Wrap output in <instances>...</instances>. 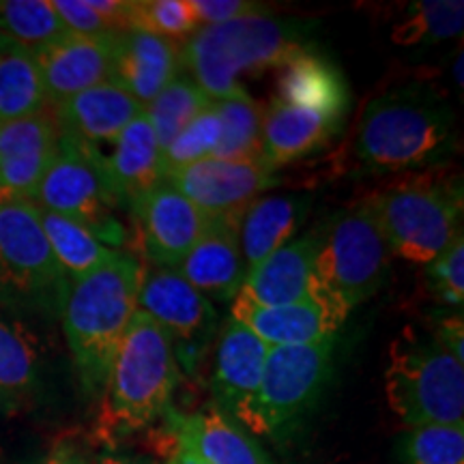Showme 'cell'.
I'll return each instance as SVG.
<instances>
[{
	"instance_id": "28",
	"label": "cell",
	"mask_w": 464,
	"mask_h": 464,
	"mask_svg": "<svg viewBox=\"0 0 464 464\" xmlns=\"http://www.w3.org/2000/svg\"><path fill=\"white\" fill-rule=\"evenodd\" d=\"M42 75L28 50L9 44L0 52V123L48 110Z\"/></svg>"
},
{
	"instance_id": "3",
	"label": "cell",
	"mask_w": 464,
	"mask_h": 464,
	"mask_svg": "<svg viewBox=\"0 0 464 464\" xmlns=\"http://www.w3.org/2000/svg\"><path fill=\"white\" fill-rule=\"evenodd\" d=\"M301 45L299 28L265 11L216 26H200L181 45V67L211 102L243 92L241 75L282 67Z\"/></svg>"
},
{
	"instance_id": "47",
	"label": "cell",
	"mask_w": 464,
	"mask_h": 464,
	"mask_svg": "<svg viewBox=\"0 0 464 464\" xmlns=\"http://www.w3.org/2000/svg\"><path fill=\"white\" fill-rule=\"evenodd\" d=\"M0 464H3V458H0Z\"/></svg>"
},
{
	"instance_id": "35",
	"label": "cell",
	"mask_w": 464,
	"mask_h": 464,
	"mask_svg": "<svg viewBox=\"0 0 464 464\" xmlns=\"http://www.w3.org/2000/svg\"><path fill=\"white\" fill-rule=\"evenodd\" d=\"M198 28L189 0H131L130 31H144L181 44Z\"/></svg>"
},
{
	"instance_id": "17",
	"label": "cell",
	"mask_w": 464,
	"mask_h": 464,
	"mask_svg": "<svg viewBox=\"0 0 464 464\" xmlns=\"http://www.w3.org/2000/svg\"><path fill=\"white\" fill-rule=\"evenodd\" d=\"M323 235L324 224L305 232L304 237H295L254 266L237 295L265 307L288 305L310 297L314 290V265Z\"/></svg>"
},
{
	"instance_id": "46",
	"label": "cell",
	"mask_w": 464,
	"mask_h": 464,
	"mask_svg": "<svg viewBox=\"0 0 464 464\" xmlns=\"http://www.w3.org/2000/svg\"><path fill=\"white\" fill-rule=\"evenodd\" d=\"M9 44H11V42H9V37H7V34H5L3 31H0V52H3L5 48H7Z\"/></svg>"
},
{
	"instance_id": "39",
	"label": "cell",
	"mask_w": 464,
	"mask_h": 464,
	"mask_svg": "<svg viewBox=\"0 0 464 464\" xmlns=\"http://www.w3.org/2000/svg\"><path fill=\"white\" fill-rule=\"evenodd\" d=\"M198 26H216L224 22L237 20V17L258 14L260 5L249 0H189Z\"/></svg>"
},
{
	"instance_id": "41",
	"label": "cell",
	"mask_w": 464,
	"mask_h": 464,
	"mask_svg": "<svg viewBox=\"0 0 464 464\" xmlns=\"http://www.w3.org/2000/svg\"><path fill=\"white\" fill-rule=\"evenodd\" d=\"M42 464H91L73 445L58 443Z\"/></svg>"
},
{
	"instance_id": "43",
	"label": "cell",
	"mask_w": 464,
	"mask_h": 464,
	"mask_svg": "<svg viewBox=\"0 0 464 464\" xmlns=\"http://www.w3.org/2000/svg\"><path fill=\"white\" fill-rule=\"evenodd\" d=\"M91 464H155L149 458H140V456H125V454H106L102 456L100 460L91 462Z\"/></svg>"
},
{
	"instance_id": "24",
	"label": "cell",
	"mask_w": 464,
	"mask_h": 464,
	"mask_svg": "<svg viewBox=\"0 0 464 464\" xmlns=\"http://www.w3.org/2000/svg\"><path fill=\"white\" fill-rule=\"evenodd\" d=\"M344 121L271 100L263 114V161L271 170L327 147Z\"/></svg>"
},
{
	"instance_id": "11",
	"label": "cell",
	"mask_w": 464,
	"mask_h": 464,
	"mask_svg": "<svg viewBox=\"0 0 464 464\" xmlns=\"http://www.w3.org/2000/svg\"><path fill=\"white\" fill-rule=\"evenodd\" d=\"M138 310L153 318L172 342L174 357L191 368L205 351L218 327V312L174 269H142Z\"/></svg>"
},
{
	"instance_id": "44",
	"label": "cell",
	"mask_w": 464,
	"mask_h": 464,
	"mask_svg": "<svg viewBox=\"0 0 464 464\" xmlns=\"http://www.w3.org/2000/svg\"><path fill=\"white\" fill-rule=\"evenodd\" d=\"M20 400L17 398H14V396H9V393H5V392H0V415H11V413H15L17 409H20Z\"/></svg>"
},
{
	"instance_id": "12",
	"label": "cell",
	"mask_w": 464,
	"mask_h": 464,
	"mask_svg": "<svg viewBox=\"0 0 464 464\" xmlns=\"http://www.w3.org/2000/svg\"><path fill=\"white\" fill-rule=\"evenodd\" d=\"M348 314L334 295L318 286L316 277L310 297L295 304L265 307L235 295L230 307V318L246 324L269 348L334 342Z\"/></svg>"
},
{
	"instance_id": "38",
	"label": "cell",
	"mask_w": 464,
	"mask_h": 464,
	"mask_svg": "<svg viewBox=\"0 0 464 464\" xmlns=\"http://www.w3.org/2000/svg\"><path fill=\"white\" fill-rule=\"evenodd\" d=\"M56 14L61 15L63 24L72 34H82V37H100V34L114 33L102 15L91 7L89 0H52Z\"/></svg>"
},
{
	"instance_id": "5",
	"label": "cell",
	"mask_w": 464,
	"mask_h": 464,
	"mask_svg": "<svg viewBox=\"0 0 464 464\" xmlns=\"http://www.w3.org/2000/svg\"><path fill=\"white\" fill-rule=\"evenodd\" d=\"M69 277L52 254L31 200L0 202V310L11 318L56 321Z\"/></svg>"
},
{
	"instance_id": "36",
	"label": "cell",
	"mask_w": 464,
	"mask_h": 464,
	"mask_svg": "<svg viewBox=\"0 0 464 464\" xmlns=\"http://www.w3.org/2000/svg\"><path fill=\"white\" fill-rule=\"evenodd\" d=\"M404 464H464V423L409 428Z\"/></svg>"
},
{
	"instance_id": "40",
	"label": "cell",
	"mask_w": 464,
	"mask_h": 464,
	"mask_svg": "<svg viewBox=\"0 0 464 464\" xmlns=\"http://www.w3.org/2000/svg\"><path fill=\"white\" fill-rule=\"evenodd\" d=\"M445 351L451 353L456 359L464 362V321L460 312H451V314L439 318L437 327L430 334Z\"/></svg>"
},
{
	"instance_id": "29",
	"label": "cell",
	"mask_w": 464,
	"mask_h": 464,
	"mask_svg": "<svg viewBox=\"0 0 464 464\" xmlns=\"http://www.w3.org/2000/svg\"><path fill=\"white\" fill-rule=\"evenodd\" d=\"M42 359L31 334L15 318L0 310V392L22 402L37 392Z\"/></svg>"
},
{
	"instance_id": "7",
	"label": "cell",
	"mask_w": 464,
	"mask_h": 464,
	"mask_svg": "<svg viewBox=\"0 0 464 464\" xmlns=\"http://www.w3.org/2000/svg\"><path fill=\"white\" fill-rule=\"evenodd\" d=\"M33 202L84 226L110 249L125 246V226L116 218L121 207L100 147L61 133L54 160Z\"/></svg>"
},
{
	"instance_id": "14",
	"label": "cell",
	"mask_w": 464,
	"mask_h": 464,
	"mask_svg": "<svg viewBox=\"0 0 464 464\" xmlns=\"http://www.w3.org/2000/svg\"><path fill=\"white\" fill-rule=\"evenodd\" d=\"M130 211L138 222L144 254L155 266L164 269H177L211 224V218L166 179Z\"/></svg>"
},
{
	"instance_id": "20",
	"label": "cell",
	"mask_w": 464,
	"mask_h": 464,
	"mask_svg": "<svg viewBox=\"0 0 464 464\" xmlns=\"http://www.w3.org/2000/svg\"><path fill=\"white\" fill-rule=\"evenodd\" d=\"M50 110L61 133L100 147L102 142H114L144 112V106L119 82L108 80Z\"/></svg>"
},
{
	"instance_id": "21",
	"label": "cell",
	"mask_w": 464,
	"mask_h": 464,
	"mask_svg": "<svg viewBox=\"0 0 464 464\" xmlns=\"http://www.w3.org/2000/svg\"><path fill=\"white\" fill-rule=\"evenodd\" d=\"M277 73V95L274 100L288 106L310 110L344 121L351 106V92L334 61L301 45L282 63Z\"/></svg>"
},
{
	"instance_id": "25",
	"label": "cell",
	"mask_w": 464,
	"mask_h": 464,
	"mask_svg": "<svg viewBox=\"0 0 464 464\" xmlns=\"http://www.w3.org/2000/svg\"><path fill=\"white\" fill-rule=\"evenodd\" d=\"M172 448L194 451L208 464H271L239 423L222 413L218 406H208L200 413L174 417Z\"/></svg>"
},
{
	"instance_id": "34",
	"label": "cell",
	"mask_w": 464,
	"mask_h": 464,
	"mask_svg": "<svg viewBox=\"0 0 464 464\" xmlns=\"http://www.w3.org/2000/svg\"><path fill=\"white\" fill-rule=\"evenodd\" d=\"M219 138H222V123H219L216 103H211L198 116H194L172 138V142L161 150L164 174L181 170V168H188L196 161L216 158Z\"/></svg>"
},
{
	"instance_id": "8",
	"label": "cell",
	"mask_w": 464,
	"mask_h": 464,
	"mask_svg": "<svg viewBox=\"0 0 464 464\" xmlns=\"http://www.w3.org/2000/svg\"><path fill=\"white\" fill-rule=\"evenodd\" d=\"M393 256L428 265L462 235V191L451 181H409L370 196Z\"/></svg>"
},
{
	"instance_id": "2",
	"label": "cell",
	"mask_w": 464,
	"mask_h": 464,
	"mask_svg": "<svg viewBox=\"0 0 464 464\" xmlns=\"http://www.w3.org/2000/svg\"><path fill=\"white\" fill-rule=\"evenodd\" d=\"M454 133V112L432 91L409 86L385 92L359 119L355 155L365 170L404 172L437 161Z\"/></svg>"
},
{
	"instance_id": "1",
	"label": "cell",
	"mask_w": 464,
	"mask_h": 464,
	"mask_svg": "<svg viewBox=\"0 0 464 464\" xmlns=\"http://www.w3.org/2000/svg\"><path fill=\"white\" fill-rule=\"evenodd\" d=\"M142 266L116 252L92 274L69 282L61 316L69 355L80 385L100 396L110 363L138 312Z\"/></svg>"
},
{
	"instance_id": "32",
	"label": "cell",
	"mask_w": 464,
	"mask_h": 464,
	"mask_svg": "<svg viewBox=\"0 0 464 464\" xmlns=\"http://www.w3.org/2000/svg\"><path fill=\"white\" fill-rule=\"evenodd\" d=\"M211 100L185 75H177L164 91L144 106V114L153 125L161 150L172 142V138L189 123L194 116L211 106Z\"/></svg>"
},
{
	"instance_id": "45",
	"label": "cell",
	"mask_w": 464,
	"mask_h": 464,
	"mask_svg": "<svg viewBox=\"0 0 464 464\" xmlns=\"http://www.w3.org/2000/svg\"><path fill=\"white\" fill-rule=\"evenodd\" d=\"M454 80H456L458 89H462V84H464V80H462V52H458L456 65H454Z\"/></svg>"
},
{
	"instance_id": "23",
	"label": "cell",
	"mask_w": 464,
	"mask_h": 464,
	"mask_svg": "<svg viewBox=\"0 0 464 464\" xmlns=\"http://www.w3.org/2000/svg\"><path fill=\"white\" fill-rule=\"evenodd\" d=\"M106 168L121 208H131L142 196L164 181L161 147L147 114L133 119L112 142Z\"/></svg>"
},
{
	"instance_id": "16",
	"label": "cell",
	"mask_w": 464,
	"mask_h": 464,
	"mask_svg": "<svg viewBox=\"0 0 464 464\" xmlns=\"http://www.w3.org/2000/svg\"><path fill=\"white\" fill-rule=\"evenodd\" d=\"M58 130L52 110L0 123V202L34 200L54 160Z\"/></svg>"
},
{
	"instance_id": "37",
	"label": "cell",
	"mask_w": 464,
	"mask_h": 464,
	"mask_svg": "<svg viewBox=\"0 0 464 464\" xmlns=\"http://www.w3.org/2000/svg\"><path fill=\"white\" fill-rule=\"evenodd\" d=\"M426 277L434 297L448 304L451 310H460L464 304V235L426 265Z\"/></svg>"
},
{
	"instance_id": "30",
	"label": "cell",
	"mask_w": 464,
	"mask_h": 464,
	"mask_svg": "<svg viewBox=\"0 0 464 464\" xmlns=\"http://www.w3.org/2000/svg\"><path fill=\"white\" fill-rule=\"evenodd\" d=\"M218 108L222 138L216 150L219 160H263L265 108L247 91L228 100L213 102Z\"/></svg>"
},
{
	"instance_id": "31",
	"label": "cell",
	"mask_w": 464,
	"mask_h": 464,
	"mask_svg": "<svg viewBox=\"0 0 464 464\" xmlns=\"http://www.w3.org/2000/svg\"><path fill=\"white\" fill-rule=\"evenodd\" d=\"M0 31L28 52L69 34L52 0H0Z\"/></svg>"
},
{
	"instance_id": "4",
	"label": "cell",
	"mask_w": 464,
	"mask_h": 464,
	"mask_svg": "<svg viewBox=\"0 0 464 464\" xmlns=\"http://www.w3.org/2000/svg\"><path fill=\"white\" fill-rule=\"evenodd\" d=\"M177 382L179 362L170 338L138 310L116 348L100 393L102 421L110 430H142L170 409Z\"/></svg>"
},
{
	"instance_id": "18",
	"label": "cell",
	"mask_w": 464,
	"mask_h": 464,
	"mask_svg": "<svg viewBox=\"0 0 464 464\" xmlns=\"http://www.w3.org/2000/svg\"><path fill=\"white\" fill-rule=\"evenodd\" d=\"M239 222L241 216L211 219L200 241L174 269L207 299L232 301L246 280Z\"/></svg>"
},
{
	"instance_id": "13",
	"label": "cell",
	"mask_w": 464,
	"mask_h": 464,
	"mask_svg": "<svg viewBox=\"0 0 464 464\" xmlns=\"http://www.w3.org/2000/svg\"><path fill=\"white\" fill-rule=\"evenodd\" d=\"M274 172L263 160L208 158L166 174V181L216 219L241 216L249 202L274 188Z\"/></svg>"
},
{
	"instance_id": "26",
	"label": "cell",
	"mask_w": 464,
	"mask_h": 464,
	"mask_svg": "<svg viewBox=\"0 0 464 464\" xmlns=\"http://www.w3.org/2000/svg\"><path fill=\"white\" fill-rule=\"evenodd\" d=\"M307 211L310 198L295 194L260 196L249 202L239 222V243L247 274L295 239Z\"/></svg>"
},
{
	"instance_id": "10",
	"label": "cell",
	"mask_w": 464,
	"mask_h": 464,
	"mask_svg": "<svg viewBox=\"0 0 464 464\" xmlns=\"http://www.w3.org/2000/svg\"><path fill=\"white\" fill-rule=\"evenodd\" d=\"M334 342L269 348L258 392L239 421L256 434H277L321 393L332 368Z\"/></svg>"
},
{
	"instance_id": "33",
	"label": "cell",
	"mask_w": 464,
	"mask_h": 464,
	"mask_svg": "<svg viewBox=\"0 0 464 464\" xmlns=\"http://www.w3.org/2000/svg\"><path fill=\"white\" fill-rule=\"evenodd\" d=\"M464 3L460 0H421L409 5L406 17L393 31L398 45L437 44L462 34Z\"/></svg>"
},
{
	"instance_id": "42",
	"label": "cell",
	"mask_w": 464,
	"mask_h": 464,
	"mask_svg": "<svg viewBox=\"0 0 464 464\" xmlns=\"http://www.w3.org/2000/svg\"><path fill=\"white\" fill-rule=\"evenodd\" d=\"M166 464H208L202 460L200 456H196L194 451L183 450V448H172L168 451V462Z\"/></svg>"
},
{
	"instance_id": "27",
	"label": "cell",
	"mask_w": 464,
	"mask_h": 464,
	"mask_svg": "<svg viewBox=\"0 0 464 464\" xmlns=\"http://www.w3.org/2000/svg\"><path fill=\"white\" fill-rule=\"evenodd\" d=\"M39 219H42V228L52 247V254H54L61 269L65 271L69 282L92 274L119 252V249L103 246L84 226L58 216V213L39 208Z\"/></svg>"
},
{
	"instance_id": "9",
	"label": "cell",
	"mask_w": 464,
	"mask_h": 464,
	"mask_svg": "<svg viewBox=\"0 0 464 464\" xmlns=\"http://www.w3.org/2000/svg\"><path fill=\"white\" fill-rule=\"evenodd\" d=\"M392 247L370 198L324 222L314 277L348 312L374 297L392 274Z\"/></svg>"
},
{
	"instance_id": "15",
	"label": "cell",
	"mask_w": 464,
	"mask_h": 464,
	"mask_svg": "<svg viewBox=\"0 0 464 464\" xmlns=\"http://www.w3.org/2000/svg\"><path fill=\"white\" fill-rule=\"evenodd\" d=\"M116 34L119 33L82 37L69 33L58 42L31 52L50 108L112 80Z\"/></svg>"
},
{
	"instance_id": "22",
	"label": "cell",
	"mask_w": 464,
	"mask_h": 464,
	"mask_svg": "<svg viewBox=\"0 0 464 464\" xmlns=\"http://www.w3.org/2000/svg\"><path fill=\"white\" fill-rule=\"evenodd\" d=\"M181 69V45L144 31L116 34L112 80L142 106L153 102Z\"/></svg>"
},
{
	"instance_id": "19",
	"label": "cell",
	"mask_w": 464,
	"mask_h": 464,
	"mask_svg": "<svg viewBox=\"0 0 464 464\" xmlns=\"http://www.w3.org/2000/svg\"><path fill=\"white\" fill-rule=\"evenodd\" d=\"M269 346L246 324L228 318L219 334L213 363V393L218 409L239 421L243 411L256 396Z\"/></svg>"
},
{
	"instance_id": "6",
	"label": "cell",
	"mask_w": 464,
	"mask_h": 464,
	"mask_svg": "<svg viewBox=\"0 0 464 464\" xmlns=\"http://www.w3.org/2000/svg\"><path fill=\"white\" fill-rule=\"evenodd\" d=\"M385 396L409 428L464 423V363L430 334L406 329L390 348Z\"/></svg>"
}]
</instances>
